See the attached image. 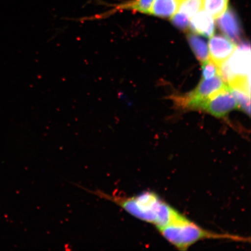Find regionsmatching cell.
<instances>
[{
    "label": "cell",
    "mask_w": 251,
    "mask_h": 251,
    "mask_svg": "<svg viewBox=\"0 0 251 251\" xmlns=\"http://www.w3.org/2000/svg\"><path fill=\"white\" fill-rule=\"evenodd\" d=\"M91 193L115 203L134 218L155 225L158 229L166 226L183 216L152 192L131 197L109 195L99 190Z\"/></svg>",
    "instance_id": "1"
},
{
    "label": "cell",
    "mask_w": 251,
    "mask_h": 251,
    "mask_svg": "<svg viewBox=\"0 0 251 251\" xmlns=\"http://www.w3.org/2000/svg\"><path fill=\"white\" fill-rule=\"evenodd\" d=\"M166 240L178 250L186 251L203 240L247 241L246 238L227 234L213 233L199 226L184 215L166 226L158 229Z\"/></svg>",
    "instance_id": "2"
},
{
    "label": "cell",
    "mask_w": 251,
    "mask_h": 251,
    "mask_svg": "<svg viewBox=\"0 0 251 251\" xmlns=\"http://www.w3.org/2000/svg\"><path fill=\"white\" fill-rule=\"evenodd\" d=\"M228 86L219 75L209 80L202 78L196 89L180 98V102L185 108L201 109L207 100Z\"/></svg>",
    "instance_id": "3"
},
{
    "label": "cell",
    "mask_w": 251,
    "mask_h": 251,
    "mask_svg": "<svg viewBox=\"0 0 251 251\" xmlns=\"http://www.w3.org/2000/svg\"><path fill=\"white\" fill-rule=\"evenodd\" d=\"M229 70L234 77V80L228 86L238 80L250 77L251 48L250 44L242 43L237 46L233 54L226 61Z\"/></svg>",
    "instance_id": "4"
},
{
    "label": "cell",
    "mask_w": 251,
    "mask_h": 251,
    "mask_svg": "<svg viewBox=\"0 0 251 251\" xmlns=\"http://www.w3.org/2000/svg\"><path fill=\"white\" fill-rule=\"evenodd\" d=\"M236 109H238L237 103L229 86L207 100L201 108L220 118H224L229 112Z\"/></svg>",
    "instance_id": "5"
},
{
    "label": "cell",
    "mask_w": 251,
    "mask_h": 251,
    "mask_svg": "<svg viewBox=\"0 0 251 251\" xmlns=\"http://www.w3.org/2000/svg\"><path fill=\"white\" fill-rule=\"evenodd\" d=\"M154 0H128L119 3V4H108V7L111 8L101 14H97L91 17L81 18V21H93L103 20L114 15L118 11L123 10H129L135 12H139L141 13L148 14L149 9Z\"/></svg>",
    "instance_id": "6"
},
{
    "label": "cell",
    "mask_w": 251,
    "mask_h": 251,
    "mask_svg": "<svg viewBox=\"0 0 251 251\" xmlns=\"http://www.w3.org/2000/svg\"><path fill=\"white\" fill-rule=\"evenodd\" d=\"M236 48L233 41L224 36H212L209 42V55L218 67L227 60Z\"/></svg>",
    "instance_id": "7"
},
{
    "label": "cell",
    "mask_w": 251,
    "mask_h": 251,
    "mask_svg": "<svg viewBox=\"0 0 251 251\" xmlns=\"http://www.w3.org/2000/svg\"><path fill=\"white\" fill-rule=\"evenodd\" d=\"M218 26L229 39L239 41L242 36V27L236 14L231 9H227L218 18Z\"/></svg>",
    "instance_id": "8"
},
{
    "label": "cell",
    "mask_w": 251,
    "mask_h": 251,
    "mask_svg": "<svg viewBox=\"0 0 251 251\" xmlns=\"http://www.w3.org/2000/svg\"><path fill=\"white\" fill-rule=\"evenodd\" d=\"M214 20L215 19L208 12L202 9H201L191 18L190 29L193 33L209 38L215 32Z\"/></svg>",
    "instance_id": "9"
},
{
    "label": "cell",
    "mask_w": 251,
    "mask_h": 251,
    "mask_svg": "<svg viewBox=\"0 0 251 251\" xmlns=\"http://www.w3.org/2000/svg\"><path fill=\"white\" fill-rule=\"evenodd\" d=\"M181 0H154L148 14L162 18H171L179 8Z\"/></svg>",
    "instance_id": "10"
},
{
    "label": "cell",
    "mask_w": 251,
    "mask_h": 251,
    "mask_svg": "<svg viewBox=\"0 0 251 251\" xmlns=\"http://www.w3.org/2000/svg\"><path fill=\"white\" fill-rule=\"evenodd\" d=\"M187 39L194 54L200 61L202 63L209 59L208 47L205 40L193 33L188 34Z\"/></svg>",
    "instance_id": "11"
},
{
    "label": "cell",
    "mask_w": 251,
    "mask_h": 251,
    "mask_svg": "<svg viewBox=\"0 0 251 251\" xmlns=\"http://www.w3.org/2000/svg\"><path fill=\"white\" fill-rule=\"evenodd\" d=\"M229 0H202L204 11L214 18H218L227 9Z\"/></svg>",
    "instance_id": "12"
},
{
    "label": "cell",
    "mask_w": 251,
    "mask_h": 251,
    "mask_svg": "<svg viewBox=\"0 0 251 251\" xmlns=\"http://www.w3.org/2000/svg\"><path fill=\"white\" fill-rule=\"evenodd\" d=\"M229 89L236 100L238 109L250 116L251 94L248 93L243 90L237 89V88L229 87Z\"/></svg>",
    "instance_id": "13"
},
{
    "label": "cell",
    "mask_w": 251,
    "mask_h": 251,
    "mask_svg": "<svg viewBox=\"0 0 251 251\" xmlns=\"http://www.w3.org/2000/svg\"><path fill=\"white\" fill-rule=\"evenodd\" d=\"M202 8V0H181L177 11L187 15L191 19Z\"/></svg>",
    "instance_id": "14"
},
{
    "label": "cell",
    "mask_w": 251,
    "mask_h": 251,
    "mask_svg": "<svg viewBox=\"0 0 251 251\" xmlns=\"http://www.w3.org/2000/svg\"><path fill=\"white\" fill-rule=\"evenodd\" d=\"M202 70L203 79H211L219 75L218 66L211 59L202 62Z\"/></svg>",
    "instance_id": "15"
},
{
    "label": "cell",
    "mask_w": 251,
    "mask_h": 251,
    "mask_svg": "<svg viewBox=\"0 0 251 251\" xmlns=\"http://www.w3.org/2000/svg\"><path fill=\"white\" fill-rule=\"evenodd\" d=\"M171 21L176 27L181 30H187L189 27L190 18L180 11L173 16Z\"/></svg>",
    "instance_id": "16"
}]
</instances>
